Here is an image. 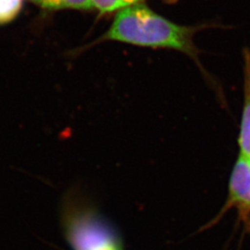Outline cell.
<instances>
[{"label": "cell", "mask_w": 250, "mask_h": 250, "mask_svg": "<svg viewBox=\"0 0 250 250\" xmlns=\"http://www.w3.org/2000/svg\"><path fill=\"white\" fill-rule=\"evenodd\" d=\"M201 27L183 26L162 17L143 3L118 11L103 40L154 48H170L197 61L194 37Z\"/></svg>", "instance_id": "obj_1"}, {"label": "cell", "mask_w": 250, "mask_h": 250, "mask_svg": "<svg viewBox=\"0 0 250 250\" xmlns=\"http://www.w3.org/2000/svg\"><path fill=\"white\" fill-rule=\"evenodd\" d=\"M63 234L72 250H125L122 234L95 206L66 197L62 210Z\"/></svg>", "instance_id": "obj_2"}, {"label": "cell", "mask_w": 250, "mask_h": 250, "mask_svg": "<svg viewBox=\"0 0 250 250\" xmlns=\"http://www.w3.org/2000/svg\"><path fill=\"white\" fill-rule=\"evenodd\" d=\"M244 62V107L238 138L240 155L250 160V52L245 51Z\"/></svg>", "instance_id": "obj_4"}, {"label": "cell", "mask_w": 250, "mask_h": 250, "mask_svg": "<svg viewBox=\"0 0 250 250\" xmlns=\"http://www.w3.org/2000/svg\"><path fill=\"white\" fill-rule=\"evenodd\" d=\"M36 6L48 10L60 9H81L90 10L94 9L92 0H29Z\"/></svg>", "instance_id": "obj_5"}, {"label": "cell", "mask_w": 250, "mask_h": 250, "mask_svg": "<svg viewBox=\"0 0 250 250\" xmlns=\"http://www.w3.org/2000/svg\"><path fill=\"white\" fill-rule=\"evenodd\" d=\"M228 206L234 207L242 220L250 225V160L241 155L230 179Z\"/></svg>", "instance_id": "obj_3"}, {"label": "cell", "mask_w": 250, "mask_h": 250, "mask_svg": "<svg viewBox=\"0 0 250 250\" xmlns=\"http://www.w3.org/2000/svg\"><path fill=\"white\" fill-rule=\"evenodd\" d=\"M23 0H0V24H5L18 16Z\"/></svg>", "instance_id": "obj_7"}, {"label": "cell", "mask_w": 250, "mask_h": 250, "mask_svg": "<svg viewBox=\"0 0 250 250\" xmlns=\"http://www.w3.org/2000/svg\"><path fill=\"white\" fill-rule=\"evenodd\" d=\"M144 0H92L94 8L99 9L102 13L113 12L127 7L142 3ZM169 3H174L177 0H165Z\"/></svg>", "instance_id": "obj_6"}]
</instances>
